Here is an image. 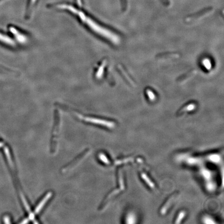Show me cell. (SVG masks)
Listing matches in <instances>:
<instances>
[{
	"instance_id": "cell-1",
	"label": "cell",
	"mask_w": 224,
	"mask_h": 224,
	"mask_svg": "<svg viewBox=\"0 0 224 224\" xmlns=\"http://www.w3.org/2000/svg\"><path fill=\"white\" fill-rule=\"evenodd\" d=\"M71 12L75 15H77L83 22L84 21V23L88 25V27L91 29V30L100 36L104 37L115 44H117L120 43V37L108 29L102 27L89 17L86 16L83 12L79 11L78 12V11L73 7L71 9Z\"/></svg>"
},
{
	"instance_id": "cell-2",
	"label": "cell",
	"mask_w": 224,
	"mask_h": 224,
	"mask_svg": "<svg viewBox=\"0 0 224 224\" xmlns=\"http://www.w3.org/2000/svg\"><path fill=\"white\" fill-rule=\"evenodd\" d=\"M84 120L85 121H87L89 123L100 125L105 126V127H109V128H113L115 126L114 123L113 122L106 121L105 120H100V119H97V118L85 117V118H84Z\"/></svg>"
},
{
	"instance_id": "cell-3",
	"label": "cell",
	"mask_w": 224,
	"mask_h": 224,
	"mask_svg": "<svg viewBox=\"0 0 224 224\" xmlns=\"http://www.w3.org/2000/svg\"><path fill=\"white\" fill-rule=\"evenodd\" d=\"M9 31L12 33L13 35L16 37L17 40L21 43H24L26 41V37L24 35L20 33L17 29L13 27H9Z\"/></svg>"
},
{
	"instance_id": "cell-4",
	"label": "cell",
	"mask_w": 224,
	"mask_h": 224,
	"mask_svg": "<svg viewBox=\"0 0 224 224\" xmlns=\"http://www.w3.org/2000/svg\"><path fill=\"white\" fill-rule=\"evenodd\" d=\"M0 42L9 46L13 47L15 45V43L13 40L1 32H0Z\"/></svg>"
},
{
	"instance_id": "cell-5",
	"label": "cell",
	"mask_w": 224,
	"mask_h": 224,
	"mask_svg": "<svg viewBox=\"0 0 224 224\" xmlns=\"http://www.w3.org/2000/svg\"><path fill=\"white\" fill-rule=\"evenodd\" d=\"M51 195H52L51 193H47V194L44 197L43 199H42V201L39 203L38 205L36 206V209H35V213H38L40 212L41 209L43 208V206L45 205V203H46V202L48 201V199H50V198L51 197Z\"/></svg>"
},
{
	"instance_id": "cell-6",
	"label": "cell",
	"mask_w": 224,
	"mask_h": 224,
	"mask_svg": "<svg viewBox=\"0 0 224 224\" xmlns=\"http://www.w3.org/2000/svg\"><path fill=\"white\" fill-rule=\"evenodd\" d=\"M174 197V196H172V197H171L170 198L169 200H168L167 202H166L164 206H163V208H162L161 211H160L161 214H164L166 213L168 209H169V206H170L172 201L173 200Z\"/></svg>"
},
{
	"instance_id": "cell-7",
	"label": "cell",
	"mask_w": 224,
	"mask_h": 224,
	"mask_svg": "<svg viewBox=\"0 0 224 224\" xmlns=\"http://www.w3.org/2000/svg\"><path fill=\"white\" fill-rule=\"evenodd\" d=\"M196 72H197L196 70H194L188 72V73L186 74H185L184 75H183V76H181V77L179 78V81L180 82H182L186 81L187 79L194 76V75L196 74Z\"/></svg>"
},
{
	"instance_id": "cell-8",
	"label": "cell",
	"mask_w": 224,
	"mask_h": 224,
	"mask_svg": "<svg viewBox=\"0 0 224 224\" xmlns=\"http://www.w3.org/2000/svg\"><path fill=\"white\" fill-rule=\"evenodd\" d=\"M196 104H195L194 103H190L189 104L187 105L186 106H185L184 108H183L182 109L179 111V113H182L183 112L193 111L194 109H196Z\"/></svg>"
},
{
	"instance_id": "cell-9",
	"label": "cell",
	"mask_w": 224,
	"mask_h": 224,
	"mask_svg": "<svg viewBox=\"0 0 224 224\" xmlns=\"http://www.w3.org/2000/svg\"><path fill=\"white\" fill-rule=\"evenodd\" d=\"M141 176H142V178L143 179H144V181L146 182L147 184L150 187L152 188H155V184L153 183L152 182L151 179H149V178H148V176H147L146 174L143 173L141 174Z\"/></svg>"
},
{
	"instance_id": "cell-10",
	"label": "cell",
	"mask_w": 224,
	"mask_h": 224,
	"mask_svg": "<svg viewBox=\"0 0 224 224\" xmlns=\"http://www.w3.org/2000/svg\"><path fill=\"white\" fill-rule=\"evenodd\" d=\"M179 56L177 54H164L160 55L158 56L159 59H168L170 58H174V57H177Z\"/></svg>"
},
{
	"instance_id": "cell-11",
	"label": "cell",
	"mask_w": 224,
	"mask_h": 224,
	"mask_svg": "<svg viewBox=\"0 0 224 224\" xmlns=\"http://www.w3.org/2000/svg\"><path fill=\"white\" fill-rule=\"evenodd\" d=\"M127 221L126 223L128 224H133L136 223V217L135 215L132 213L129 214L127 217Z\"/></svg>"
},
{
	"instance_id": "cell-12",
	"label": "cell",
	"mask_w": 224,
	"mask_h": 224,
	"mask_svg": "<svg viewBox=\"0 0 224 224\" xmlns=\"http://www.w3.org/2000/svg\"><path fill=\"white\" fill-rule=\"evenodd\" d=\"M186 212L185 211H181L178 215V217L176 218V221L175 222V224H179L181 223L183 219L185 216Z\"/></svg>"
},
{
	"instance_id": "cell-13",
	"label": "cell",
	"mask_w": 224,
	"mask_h": 224,
	"mask_svg": "<svg viewBox=\"0 0 224 224\" xmlns=\"http://www.w3.org/2000/svg\"><path fill=\"white\" fill-rule=\"evenodd\" d=\"M209 159L211 160V162L216 163L220 162V159H221L220 156L218 155H212L210 156Z\"/></svg>"
},
{
	"instance_id": "cell-14",
	"label": "cell",
	"mask_w": 224,
	"mask_h": 224,
	"mask_svg": "<svg viewBox=\"0 0 224 224\" xmlns=\"http://www.w3.org/2000/svg\"><path fill=\"white\" fill-rule=\"evenodd\" d=\"M202 64L204 65V67L207 70H209L211 68V63L209 59H205V60H203L202 61Z\"/></svg>"
},
{
	"instance_id": "cell-15",
	"label": "cell",
	"mask_w": 224,
	"mask_h": 224,
	"mask_svg": "<svg viewBox=\"0 0 224 224\" xmlns=\"http://www.w3.org/2000/svg\"><path fill=\"white\" fill-rule=\"evenodd\" d=\"M203 222L205 224H215V221L210 217L206 216L203 218Z\"/></svg>"
},
{
	"instance_id": "cell-16",
	"label": "cell",
	"mask_w": 224,
	"mask_h": 224,
	"mask_svg": "<svg viewBox=\"0 0 224 224\" xmlns=\"http://www.w3.org/2000/svg\"><path fill=\"white\" fill-rule=\"evenodd\" d=\"M99 158L100 159V160H101L102 162L103 163H106V164H109V161L108 160L107 157L103 155V154H100L99 155Z\"/></svg>"
},
{
	"instance_id": "cell-17",
	"label": "cell",
	"mask_w": 224,
	"mask_h": 224,
	"mask_svg": "<svg viewBox=\"0 0 224 224\" xmlns=\"http://www.w3.org/2000/svg\"><path fill=\"white\" fill-rule=\"evenodd\" d=\"M119 179H120V184L121 189L122 190L125 189L124 183V179L123 178V174L121 172L119 174Z\"/></svg>"
},
{
	"instance_id": "cell-18",
	"label": "cell",
	"mask_w": 224,
	"mask_h": 224,
	"mask_svg": "<svg viewBox=\"0 0 224 224\" xmlns=\"http://www.w3.org/2000/svg\"><path fill=\"white\" fill-rule=\"evenodd\" d=\"M147 96L149 97V99L151 100H154L155 98V96L154 94V93H152V91H151V90H147Z\"/></svg>"
},
{
	"instance_id": "cell-19",
	"label": "cell",
	"mask_w": 224,
	"mask_h": 224,
	"mask_svg": "<svg viewBox=\"0 0 224 224\" xmlns=\"http://www.w3.org/2000/svg\"><path fill=\"white\" fill-rule=\"evenodd\" d=\"M132 158L126 159H125L124 160H120V161L117 162V163H117V164H121L123 163H127L128 162H130V161H132Z\"/></svg>"
},
{
	"instance_id": "cell-20",
	"label": "cell",
	"mask_w": 224,
	"mask_h": 224,
	"mask_svg": "<svg viewBox=\"0 0 224 224\" xmlns=\"http://www.w3.org/2000/svg\"><path fill=\"white\" fill-rule=\"evenodd\" d=\"M203 174L205 175L206 178H209L210 176V173H209V172L208 171H204V172H203Z\"/></svg>"
},
{
	"instance_id": "cell-21",
	"label": "cell",
	"mask_w": 224,
	"mask_h": 224,
	"mask_svg": "<svg viewBox=\"0 0 224 224\" xmlns=\"http://www.w3.org/2000/svg\"><path fill=\"white\" fill-rule=\"evenodd\" d=\"M3 144L2 143H1V142H0V147H2V146H3Z\"/></svg>"
}]
</instances>
